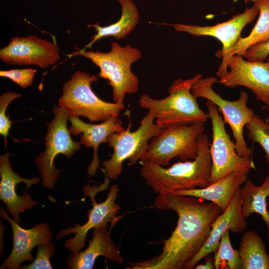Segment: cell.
I'll use <instances>...</instances> for the list:
<instances>
[{
  "instance_id": "cell-16",
  "label": "cell",
  "mask_w": 269,
  "mask_h": 269,
  "mask_svg": "<svg viewBox=\"0 0 269 269\" xmlns=\"http://www.w3.org/2000/svg\"><path fill=\"white\" fill-rule=\"evenodd\" d=\"M0 215L10 225L13 235L11 252L1 263L0 269H19L24 261H32L31 251L38 246L52 241V234L47 223H39L30 229H24L8 215L7 212L0 207Z\"/></svg>"
},
{
  "instance_id": "cell-13",
  "label": "cell",
  "mask_w": 269,
  "mask_h": 269,
  "mask_svg": "<svg viewBox=\"0 0 269 269\" xmlns=\"http://www.w3.org/2000/svg\"><path fill=\"white\" fill-rule=\"evenodd\" d=\"M227 65L230 70L217 83L229 88L247 87L257 100L269 105V58L267 62L250 61L235 54L228 58Z\"/></svg>"
},
{
  "instance_id": "cell-4",
  "label": "cell",
  "mask_w": 269,
  "mask_h": 269,
  "mask_svg": "<svg viewBox=\"0 0 269 269\" xmlns=\"http://www.w3.org/2000/svg\"><path fill=\"white\" fill-rule=\"evenodd\" d=\"M111 44L109 52L82 49L75 51L70 56L79 55L91 60L100 69L98 77L109 81L114 102L123 104L126 94H134L138 91V80L132 72L131 65L140 58L141 53L130 44L122 47L117 42Z\"/></svg>"
},
{
  "instance_id": "cell-28",
  "label": "cell",
  "mask_w": 269,
  "mask_h": 269,
  "mask_svg": "<svg viewBox=\"0 0 269 269\" xmlns=\"http://www.w3.org/2000/svg\"><path fill=\"white\" fill-rule=\"evenodd\" d=\"M21 97L20 94L11 92L4 93L0 96V134L3 136L5 142L11 124L9 116L6 115L7 108L13 100Z\"/></svg>"
},
{
  "instance_id": "cell-26",
  "label": "cell",
  "mask_w": 269,
  "mask_h": 269,
  "mask_svg": "<svg viewBox=\"0 0 269 269\" xmlns=\"http://www.w3.org/2000/svg\"><path fill=\"white\" fill-rule=\"evenodd\" d=\"M249 139L258 143L265 152V158L269 165V121H266L258 115L246 126Z\"/></svg>"
},
{
  "instance_id": "cell-5",
  "label": "cell",
  "mask_w": 269,
  "mask_h": 269,
  "mask_svg": "<svg viewBox=\"0 0 269 269\" xmlns=\"http://www.w3.org/2000/svg\"><path fill=\"white\" fill-rule=\"evenodd\" d=\"M155 119L153 113L148 111L135 131H131L132 124L130 119L127 129L109 136L107 143L114 152L111 158L102 164L108 178L116 179L119 176L126 160H128L129 166L138 161L142 162L146 160L148 142L161 129L155 123Z\"/></svg>"
},
{
  "instance_id": "cell-10",
  "label": "cell",
  "mask_w": 269,
  "mask_h": 269,
  "mask_svg": "<svg viewBox=\"0 0 269 269\" xmlns=\"http://www.w3.org/2000/svg\"><path fill=\"white\" fill-rule=\"evenodd\" d=\"M206 105L212 130V142L210 146L212 161L210 184L233 171L248 174L255 168L252 158L238 154L235 143L231 140L226 130V123L217 106L209 101H207Z\"/></svg>"
},
{
  "instance_id": "cell-12",
  "label": "cell",
  "mask_w": 269,
  "mask_h": 269,
  "mask_svg": "<svg viewBox=\"0 0 269 269\" xmlns=\"http://www.w3.org/2000/svg\"><path fill=\"white\" fill-rule=\"evenodd\" d=\"M60 58L56 44L33 35L13 37L0 50V59L10 65H35L43 69Z\"/></svg>"
},
{
  "instance_id": "cell-7",
  "label": "cell",
  "mask_w": 269,
  "mask_h": 269,
  "mask_svg": "<svg viewBox=\"0 0 269 269\" xmlns=\"http://www.w3.org/2000/svg\"><path fill=\"white\" fill-rule=\"evenodd\" d=\"M52 112L53 118L46 124L47 132L43 139L45 149L35 160L42 186L50 189L54 187L61 172L54 163L56 156L62 154L70 158L81 148L82 145L71 137L67 127L70 117L69 112L56 104L53 106Z\"/></svg>"
},
{
  "instance_id": "cell-32",
  "label": "cell",
  "mask_w": 269,
  "mask_h": 269,
  "mask_svg": "<svg viewBox=\"0 0 269 269\" xmlns=\"http://www.w3.org/2000/svg\"><path fill=\"white\" fill-rule=\"evenodd\" d=\"M244 1L246 2V3H247L250 0H244ZM253 1H254L255 0H252Z\"/></svg>"
},
{
  "instance_id": "cell-29",
  "label": "cell",
  "mask_w": 269,
  "mask_h": 269,
  "mask_svg": "<svg viewBox=\"0 0 269 269\" xmlns=\"http://www.w3.org/2000/svg\"><path fill=\"white\" fill-rule=\"evenodd\" d=\"M36 72V70L33 68L0 70V76L8 78L22 88H25L32 85Z\"/></svg>"
},
{
  "instance_id": "cell-21",
  "label": "cell",
  "mask_w": 269,
  "mask_h": 269,
  "mask_svg": "<svg viewBox=\"0 0 269 269\" xmlns=\"http://www.w3.org/2000/svg\"><path fill=\"white\" fill-rule=\"evenodd\" d=\"M254 1L259 8V17L250 34L245 37H241L228 51L222 69L216 73L219 78L228 72L227 61L231 56L236 54L243 56L250 47L269 40V0Z\"/></svg>"
},
{
  "instance_id": "cell-17",
  "label": "cell",
  "mask_w": 269,
  "mask_h": 269,
  "mask_svg": "<svg viewBox=\"0 0 269 269\" xmlns=\"http://www.w3.org/2000/svg\"><path fill=\"white\" fill-rule=\"evenodd\" d=\"M240 189L235 193L227 208L213 223L210 235L204 246L196 256L185 267L184 269H192L199 261L206 256L217 251L223 234L227 230L236 233L243 232L247 222L241 212L242 202Z\"/></svg>"
},
{
  "instance_id": "cell-2",
  "label": "cell",
  "mask_w": 269,
  "mask_h": 269,
  "mask_svg": "<svg viewBox=\"0 0 269 269\" xmlns=\"http://www.w3.org/2000/svg\"><path fill=\"white\" fill-rule=\"evenodd\" d=\"M196 157L192 161L177 162L168 168L145 160L141 162L140 175L155 193L204 188L210 184L211 157L207 135L198 139Z\"/></svg>"
},
{
  "instance_id": "cell-30",
  "label": "cell",
  "mask_w": 269,
  "mask_h": 269,
  "mask_svg": "<svg viewBox=\"0 0 269 269\" xmlns=\"http://www.w3.org/2000/svg\"><path fill=\"white\" fill-rule=\"evenodd\" d=\"M269 56V40L250 47L243 57L250 61H264Z\"/></svg>"
},
{
  "instance_id": "cell-14",
  "label": "cell",
  "mask_w": 269,
  "mask_h": 269,
  "mask_svg": "<svg viewBox=\"0 0 269 269\" xmlns=\"http://www.w3.org/2000/svg\"><path fill=\"white\" fill-rule=\"evenodd\" d=\"M259 12V8L254 3L251 8L246 7L243 12L234 15L229 20L214 25L198 26L164 23L161 24L172 26L176 31L186 32L193 36H210L219 40L222 44V49L218 54L220 57L222 58L221 64L218 69L221 71L224 65L228 51L241 37V33L243 28L254 21Z\"/></svg>"
},
{
  "instance_id": "cell-18",
  "label": "cell",
  "mask_w": 269,
  "mask_h": 269,
  "mask_svg": "<svg viewBox=\"0 0 269 269\" xmlns=\"http://www.w3.org/2000/svg\"><path fill=\"white\" fill-rule=\"evenodd\" d=\"M71 125L68 128L71 134H81L80 143L86 148H93V156L87 169L89 177L96 174L100 164L98 149L102 143H107L109 136L114 133H119L125 130L122 121L118 116L112 117L100 124L86 123L78 117H70Z\"/></svg>"
},
{
  "instance_id": "cell-22",
  "label": "cell",
  "mask_w": 269,
  "mask_h": 269,
  "mask_svg": "<svg viewBox=\"0 0 269 269\" xmlns=\"http://www.w3.org/2000/svg\"><path fill=\"white\" fill-rule=\"evenodd\" d=\"M241 199V212L246 219L253 213L261 215L268 229L269 243V211L268 210L267 198L269 197V174L260 186L255 185L247 179L240 189Z\"/></svg>"
},
{
  "instance_id": "cell-3",
  "label": "cell",
  "mask_w": 269,
  "mask_h": 269,
  "mask_svg": "<svg viewBox=\"0 0 269 269\" xmlns=\"http://www.w3.org/2000/svg\"><path fill=\"white\" fill-rule=\"evenodd\" d=\"M202 77L198 74L191 78L175 80L169 87L168 95L161 99L143 94L139 98V106L153 113L155 123L161 128L205 123L208 114L200 109L191 91L193 84Z\"/></svg>"
},
{
  "instance_id": "cell-15",
  "label": "cell",
  "mask_w": 269,
  "mask_h": 269,
  "mask_svg": "<svg viewBox=\"0 0 269 269\" xmlns=\"http://www.w3.org/2000/svg\"><path fill=\"white\" fill-rule=\"evenodd\" d=\"M9 154L0 156V199L5 204L6 210L18 224L21 222L19 214L38 204L26 193L32 185L39 183L40 179L24 178L15 173L9 161Z\"/></svg>"
},
{
  "instance_id": "cell-20",
  "label": "cell",
  "mask_w": 269,
  "mask_h": 269,
  "mask_svg": "<svg viewBox=\"0 0 269 269\" xmlns=\"http://www.w3.org/2000/svg\"><path fill=\"white\" fill-rule=\"evenodd\" d=\"M247 174L233 171L206 187L178 190L171 193L209 201L217 205L223 212L228 207L237 190L248 179Z\"/></svg>"
},
{
  "instance_id": "cell-9",
  "label": "cell",
  "mask_w": 269,
  "mask_h": 269,
  "mask_svg": "<svg viewBox=\"0 0 269 269\" xmlns=\"http://www.w3.org/2000/svg\"><path fill=\"white\" fill-rule=\"evenodd\" d=\"M217 79L214 76L200 78L192 86V93L196 98L206 99L217 106L222 113L225 122L232 130L237 152L241 156L251 158L253 150L248 147L244 136V127L255 115L253 110L247 106L248 95L242 91L237 100H225L212 88Z\"/></svg>"
},
{
  "instance_id": "cell-1",
  "label": "cell",
  "mask_w": 269,
  "mask_h": 269,
  "mask_svg": "<svg viewBox=\"0 0 269 269\" xmlns=\"http://www.w3.org/2000/svg\"><path fill=\"white\" fill-rule=\"evenodd\" d=\"M150 208L175 212L177 226L170 237L162 241L159 254L141 262H130L129 269H184L204 246L213 223L222 213L212 202L172 193L158 194Z\"/></svg>"
},
{
  "instance_id": "cell-24",
  "label": "cell",
  "mask_w": 269,
  "mask_h": 269,
  "mask_svg": "<svg viewBox=\"0 0 269 269\" xmlns=\"http://www.w3.org/2000/svg\"><path fill=\"white\" fill-rule=\"evenodd\" d=\"M240 269H269V254L261 237L255 232L247 231L239 246Z\"/></svg>"
},
{
  "instance_id": "cell-19",
  "label": "cell",
  "mask_w": 269,
  "mask_h": 269,
  "mask_svg": "<svg viewBox=\"0 0 269 269\" xmlns=\"http://www.w3.org/2000/svg\"><path fill=\"white\" fill-rule=\"evenodd\" d=\"M108 224L93 229V237L83 251L68 257L66 264L70 269H91L97 258L103 256L119 264L124 262L119 248L112 241Z\"/></svg>"
},
{
  "instance_id": "cell-8",
  "label": "cell",
  "mask_w": 269,
  "mask_h": 269,
  "mask_svg": "<svg viewBox=\"0 0 269 269\" xmlns=\"http://www.w3.org/2000/svg\"><path fill=\"white\" fill-rule=\"evenodd\" d=\"M204 131L202 122L161 128L149 141L146 160L165 167L174 157L183 161L194 159L198 152V139Z\"/></svg>"
},
{
  "instance_id": "cell-31",
  "label": "cell",
  "mask_w": 269,
  "mask_h": 269,
  "mask_svg": "<svg viewBox=\"0 0 269 269\" xmlns=\"http://www.w3.org/2000/svg\"><path fill=\"white\" fill-rule=\"evenodd\" d=\"M210 255V254H209ZM209 255L206 256L204 264H201L195 267V269H215L214 264V258L210 256Z\"/></svg>"
},
{
  "instance_id": "cell-25",
  "label": "cell",
  "mask_w": 269,
  "mask_h": 269,
  "mask_svg": "<svg viewBox=\"0 0 269 269\" xmlns=\"http://www.w3.org/2000/svg\"><path fill=\"white\" fill-rule=\"evenodd\" d=\"M229 232L230 231L227 230L223 234L219 247L214 253L215 269H240L239 252L233 248Z\"/></svg>"
},
{
  "instance_id": "cell-27",
  "label": "cell",
  "mask_w": 269,
  "mask_h": 269,
  "mask_svg": "<svg viewBox=\"0 0 269 269\" xmlns=\"http://www.w3.org/2000/svg\"><path fill=\"white\" fill-rule=\"evenodd\" d=\"M56 247L52 241L37 246L36 256L33 262L20 267L21 269H52L50 258L55 254Z\"/></svg>"
},
{
  "instance_id": "cell-11",
  "label": "cell",
  "mask_w": 269,
  "mask_h": 269,
  "mask_svg": "<svg viewBox=\"0 0 269 269\" xmlns=\"http://www.w3.org/2000/svg\"><path fill=\"white\" fill-rule=\"evenodd\" d=\"M96 187L97 186H94V191H91L89 185L84 187V194L91 197L92 205L88 212L87 221L83 225L76 224L73 227L63 229L56 236V239L59 240L69 234H75L74 237L65 241L64 245V247L72 254L80 252L85 247L86 237L91 229L107 225L109 222L114 224L118 220L117 214L121 208L116 203L119 191L118 185H112L106 200L101 203H97L95 199Z\"/></svg>"
},
{
  "instance_id": "cell-6",
  "label": "cell",
  "mask_w": 269,
  "mask_h": 269,
  "mask_svg": "<svg viewBox=\"0 0 269 269\" xmlns=\"http://www.w3.org/2000/svg\"><path fill=\"white\" fill-rule=\"evenodd\" d=\"M97 81L96 76L76 71L63 85L58 105L66 109L70 117H86L90 122L119 116L125 108L124 103H109L99 98L91 87Z\"/></svg>"
},
{
  "instance_id": "cell-23",
  "label": "cell",
  "mask_w": 269,
  "mask_h": 269,
  "mask_svg": "<svg viewBox=\"0 0 269 269\" xmlns=\"http://www.w3.org/2000/svg\"><path fill=\"white\" fill-rule=\"evenodd\" d=\"M122 7L120 19L115 23L106 26H101L97 22L88 25L93 27L97 33L92 37V40L83 49L91 48L97 40L107 36H113L117 39L125 38L136 26L139 20V14L136 6L132 0H117Z\"/></svg>"
}]
</instances>
